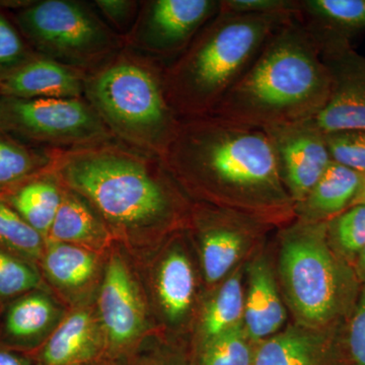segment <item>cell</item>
<instances>
[{"label":"cell","instance_id":"cell-1","mask_svg":"<svg viewBox=\"0 0 365 365\" xmlns=\"http://www.w3.org/2000/svg\"><path fill=\"white\" fill-rule=\"evenodd\" d=\"M170 174L222 202L287 212L294 202L267 133L222 118H185L163 158Z\"/></svg>","mask_w":365,"mask_h":365},{"label":"cell","instance_id":"cell-2","mask_svg":"<svg viewBox=\"0 0 365 365\" xmlns=\"http://www.w3.org/2000/svg\"><path fill=\"white\" fill-rule=\"evenodd\" d=\"M330 85L319 43L297 14L271 36L211 115L262 130L299 123L323 109Z\"/></svg>","mask_w":365,"mask_h":365},{"label":"cell","instance_id":"cell-3","mask_svg":"<svg viewBox=\"0 0 365 365\" xmlns=\"http://www.w3.org/2000/svg\"><path fill=\"white\" fill-rule=\"evenodd\" d=\"M50 153L46 172L113 227L150 230L175 217L176 197L163 158L118 140Z\"/></svg>","mask_w":365,"mask_h":365},{"label":"cell","instance_id":"cell-4","mask_svg":"<svg viewBox=\"0 0 365 365\" xmlns=\"http://www.w3.org/2000/svg\"><path fill=\"white\" fill-rule=\"evenodd\" d=\"M297 14L220 11L180 56L169 66L165 64V96L178 116L185 119L212 114L271 36Z\"/></svg>","mask_w":365,"mask_h":365},{"label":"cell","instance_id":"cell-5","mask_svg":"<svg viewBox=\"0 0 365 365\" xmlns=\"http://www.w3.org/2000/svg\"><path fill=\"white\" fill-rule=\"evenodd\" d=\"M160 60L124 47L86 72L83 98L120 143L165 158L181 118L165 96Z\"/></svg>","mask_w":365,"mask_h":365},{"label":"cell","instance_id":"cell-6","mask_svg":"<svg viewBox=\"0 0 365 365\" xmlns=\"http://www.w3.org/2000/svg\"><path fill=\"white\" fill-rule=\"evenodd\" d=\"M14 24L37 54L86 72L125 47L123 38L83 1H31L18 9Z\"/></svg>","mask_w":365,"mask_h":365},{"label":"cell","instance_id":"cell-7","mask_svg":"<svg viewBox=\"0 0 365 365\" xmlns=\"http://www.w3.org/2000/svg\"><path fill=\"white\" fill-rule=\"evenodd\" d=\"M325 222H302L283 239L280 271L295 314L309 328L326 325L345 300V273L326 241Z\"/></svg>","mask_w":365,"mask_h":365},{"label":"cell","instance_id":"cell-8","mask_svg":"<svg viewBox=\"0 0 365 365\" xmlns=\"http://www.w3.org/2000/svg\"><path fill=\"white\" fill-rule=\"evenodd\" d=\"M0 131L44 150H71L116 140L85 98L0 96Z\"/></svg>","mask_w":365,"mask_h":365},{"label":"cell","instance_id":"cell-9","mask_svg":"<svg viewBox=\"0 0 365 365\" xmlns=\"http://www.w3.org/2000/svg\"><path fill=\"white\" fill-rule=\"evenodd\" d=\"M220 0H148L125 47L163 62L182 54L203 26L220 13Z\"/></svg>","mask_w":365,"mask_h":365},{"label":"cell","instance_id":"cell-10","mask_svg":"<svg viewBox=\"0 0 365 365\" xmlns=\"http://www.w3.org/2000/svg\"><path fill=\"white\" fill-rule=\"evenodd\" d=\"M330 76V93L311 120L324 134L365 130V57L347 40H317Z\"/></svg>","mask_w":365,"mask_h":365},{"label":"cell","instance_id":"cell-11","mask_svg":"<svg viewBox=\"0 0 365 365\" xmlns=\"http://www.w3.org/2000/svg\"><path fill=\"white\" fill-rule=\"evenodd\" d=\"M264 131L272 143L283 184L294 202L299 203L332 163L325 134L311 120Z\"/></svg>","mask_w":365,"mask_h":365},{"label":"cell","instance_id":"cell-12","mask_svg":"<svg viewBox=\"0 0 365 365\" xmlns=\"http://www.w3.org/2000/svg\"><path fill=\"white\" fill-rule=\"evenodd\" d=\"M98 309L106 333L114 344H127L143 332L145 322L143 299L119 257H112L108 264Z\"/></svg>","mask_w":365,"mask_h":365},{"label":"cell","instance_id":"cell-13","mask_svg":"<svg viewBox=\"0 0 365 365\" xmlns=\"http://www.w3.org/2000/svg\"><path fill=\"white\" fill-rule=\"evenodd\" d=\"M86 72L38 54L0 81V96L19 98H81Z\"/></svg>","mask_w":365,"mask_h":365},{"label":"cell","instance_id":"cell-14","mask_svg":"<svg viewBox=\"0 0 365 365\" xmlns=\"http://www.w3.org/2000/svg\"><path fill=\"white\" fill-rule=\"evenodd\" d=\"M287 321L272 271L259 259L250 269L249 290L245 299L244 328L249 339L261 342L279 333Z\"/></svg>","mask_w":365,"mask_h":365},{"label":"cell","instance_id":"cell-15","mask_svg":"<svg viewBox=\"0 0 365 365\" xmlns=\"http://www.w3.org/2000/svg\"><path fill=\"white\" fill-rule=\"evenodd\" d=\"M364 174L331 163L304 200L297 203L307 222H323L327 218L344 212L356 196Z\"/></svg>","mask_w":365,"mask_h":365},{"label":"cell","instance_id":"cell-16","mask_svg":"<svg viewBox=\"0 0 365 365\" xmlns=\"http://www.w3.org/2000/svg\"><path fill=\"white\" fill-rule=\"evenodd\" d=\"M316 40H347L365 29V0H299V14Z\"/></svg>","mask_w":365,"mask_h":365},{"label":"cell","instance_id":"cell-17","mask_svg":"<svg viewBox=\"0 0 365 365\" xmlns=\"http://www.w3.org/2000/svg\"><path fill=\"white\" fill-rule=\"evenodd\" d=\"M325 339L306 329L288 328L261 341L255 350L253 365H326Z\"/></svg>","mask_w":365,"mask_h":365},{"label":"cell","instance_id":"cell-18","mask_svg":"<svg viewBox=\"0 0 365 365\" xmlns=\"http://www.w3.org/2000/svg\"><path fill=\"white\" fill-rule=\"evenodd\" d=\"M63 191L61 204L49 235L56 242L96 244L107 237V230L88 203L71 190Z\"/></svg>","mask_w":365,"mask_h":365},{"label":"cell","instance_id":"cell-19","mask_svg":"<svg viewBox=\"0 0 365 365\" xmlns=\"http://www.w3.org/2000/svg\"><path fill=\"white\" fill-rule=\"evenodd\" d=\"M97 331L95 321L88 312L71 314L53 333L46 345L47 365H71L88 356L95 346Z\"/></svg>","mask_w":365,"mask_h":365},{"label":"cell","instance_id":"cell-20","mask_svg":"<svg viewBox=\"0 0 365 365\" xmlns=\"http://www.w3.org/2000/svg\"><path fill=\"white\" fill-rule=\"evenodd\" d=\"M237 222L220 220L206 228L202 239V264L209 283L222 279L240 258L246 235Z\"/></svg>","mask_w":365,"mask_h":365},{"label":"cell","instance_id":"cell-21","mask_svg":"<svg viewBox=\"0 0 365 365\" xmlns=\"http://www.w3.org/2000/svg\"><path fill=\"white\" fill-rule=\"evenodd\" d=\"M51 179H34L9 198L11 207L44 237L49 235L62 201L63 190Z\"/></svg>","mask_w":365,"mask_h":365},{"label":"cell","instance_id":"cell-22","mask_svg":"<svg viewBox=\"0 0 365 365\" xmlns=\"http://www.w3.org/2000/svg\"><path fill=\"white\" fill-rule=\"evenodd\" d=\"M195 292L191 264L181 252H173L163 262L158 276V292L163 311L172 321L188 312Z\"/></svg>","mask_w":365,"mask_h":365},{"label":"cell","instance_id":"cell-23","mask_svg":"<svg viewBox=\"0 0 365 365\" xmlns=\"http://www.w3.org/2000/svg\"><path fill=\"white\" fill-rule=\"evenodd\" d=\"M51 163L50 150L23 143L0 131V188L44 174Z\"/></svg>","mask_w":365,"mask_h":365},{"label":"cell","instance_id":"cell-24","mask_svg":"<svg viewBox=\"0 0 365 365\" xmlns=\"http://www.w3.org/2000/svg\"><path fill=\"white\" fill-rule=\"evenodd\" d=\"M95 256L71 244L55 242L48 250L44 267L52 280L62 287H83L95 274Z\"/></svg>","mask_w":365,"mask_h":365},{"label":"cell","instance_id":"cell-25","mask_svg":"<svg viewBox=\"0 0 365 365\" xmlns=\"http://www.w3.org/2000/svg\"><path fill=\"white\" fill-rule=\"evenodd\" d=\"M244 309L241 277L235 274L223 283L204 314L202 331L205 342L242 324Z\"/></svg>","mask_w":365,"mask_h":365},{"label":"cell","instance_id":"cell-26","mask_svg":"<svg viewBox=\"0 0 365 365\" xmlns=\"http://www.w3.org/2000/svg\"><path fill=\"white\" fill-rule=\"evenodd\" d=\"M55 316L51 300L44 295L33 294L19 300L7 314L6 330L16 338L39 335L51 324Z\"/></svg>","mask_w":365,"mask_h":365},{"label":"cell","instance_id":"cell-27","mask_svg":"<svg viewBox=\"0 0 365 365\" xmlns=\"http://www.w3.org/2000/svg\"><path fill=\"white\" fill-rule=\"evenodd\" d=\"M254 355L242 323L206 341L200 365H253Z\"/></svg>","mask_w":365,"mask_h":365},{"label":"cell","instance_id":"cell-28","mask_svg":"<svg viewBox=\"0 0 365 365\" xmlns=\"http://www.w3.org/2000/svg\"><path fill=\"white\" fill-rule=\"evenodd\" d=\"M0 244L26 256L38 257L43 248V235L11 205L0 200Z\"/></svg>","mask_w":365,"mask_h":365},{"label":"cell","instance_id":"cell-29","mask_svg":"<svg viewBox=\"0 0 365 365\" xmlns=\"http://www.w3.org/2000/svg\"><path fill=\"white\" fill-rule=\"evenodd\" d=\"M37 55L16 26L0 11V81Z\"/></svg>","mask_w":365,"mask_h":365},{"label":"cell","instance_id":"cell-30","mask_svg":"<svg viewBox=\"0 0 365 365\" xmlns=\"http://www.w3.org/2000/svg\"><path fill=\"white\" fill-rule=\"evenodd\" d=\"M327 228L344 253L359 255L365 247V204L353 205L335 216Z\"/></svg>","mask_w":365,"mask_h":365},{"label":"cell","instance_id":"cell-31","mask_svg":"<svg viewBox=\"0 0 365 365\" xmlns=\"http://www.w3.org/2000/svg\"><path fill=\"white\" fill-rule=\"evenodd\" d=\"M332 162L365 175V130H341L325 134Z\"/></svg>","mask_w":365,"mask_h":365},{"label":"cell","instance_id":"cell-32","mask_svg":"<svg viewBox=\"0 0 365 365\" xmlns=\"http://www.w3.org/2000/svg\"><path fill=\"white\" fill-rule=\"evenodd\" d=\"M39 284V277L32 268L18 259L0 251V295L13 297Z\"/></svg>","mask_w":365,"mask_h":365},{"label":"cell","instance_id":"cell-33","mask_svg":"<svg viewBox=\"0 0 365 365\" xmlns=\"http://www.w3.org/2000/svg\"><path fill=\"white\" fill-rule=\"evenodd\" d=\"M93 4L100 11L101 16L106 20V23L124 40L135 24L140 9V1L96 0Z\"/></svg>","mask_w":365,"mask_h":365},{"label":"cell","instance_id":"cell-34","mask_svg":"<svg viewBox=\"0 0 365 365\" xmlns=\"http://www.w3.org/2000/svg\"><path fill=\"white\" fill-rule=\"evenodd\" d=\"M299 0H220V11L240 14H299Z\"/></svg>","mask_w":365,"mask_h":365},{"label":"cell","instance_id":"cell-35","mask_svg":"<svg viewBox=\"0 0 365 365\" xmlns=\"http://www.w3.org/2000/svg\"><path fill=\"white\" fill-rule=\"evenodd\" d=\"M348 352L353 365H365V292L353 314L347 339Z\"/></svg>","mask_w":365,"mask_h":365},{"label":"cell","instance_id":"cell-36","mask_svg":"<svg viewBox=\"0 0 365 365\" xmlns=\"http://www.w3.org/2000/svg\"><path fill=\"white\" fill-rule=\"evenodd\" d=\"M0 365H26L23 359L6 351H0Z\"/></svg>","mask_w":365,"mask_h":365},{"label":"cell","instance_id":"cell-37","mask_svg":"<svg viewBox=\"0 0 365 365\" xmlns=\"http://www.w3.org/2000/svg\"><path fill=\"white\" fill-rule=\"evenodd\" d=\"M357 204H365V175L364 176V179H362L359 192H357L355 198L353 199L351 206L357 205ZM351 206H350V207H351Z\"/></svg>","mask_w":365,"mask_h":365},{"label":"cell","instance_id":"cell-38","mask_svg":"<svg viewBox=\"0 0 365 365\" xmlns=\"http://www.w3.org/2000/svg\"><path fill=\"white\" fill-rule=\"evenodd\" d=\"M359 267L360 272L365 276V247L359 254Z\"/></svg>","mask_w":365,"mask_h":365}]
</instances>
